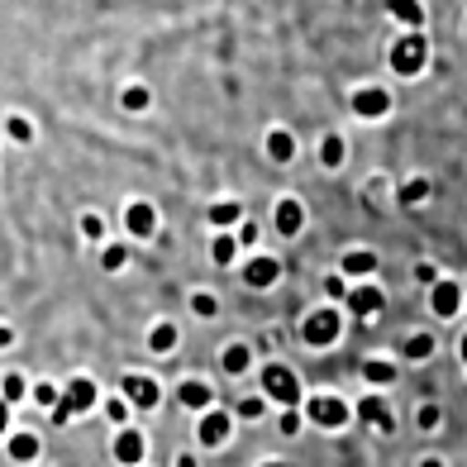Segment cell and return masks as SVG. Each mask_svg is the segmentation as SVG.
<instances>
[{"label": "cell", "instance_id": "obj_38", "mask_svg": "<svg viewBox=\"0 0 467 467\" xmlns=\"http://www.w3.org/2000/svg\"><path fill=\"white\" fill-rule=\"evenodd\" d=\"M439 424H443V406H439V400H420V406H415V430L434 434Z\"/></svg>", "mask_w": 467, "mask_h": 467}, {"label": "cell", "instance_id": "obj_4", "mask_svg": "<svg viewBox=\"0 0 467 467\" xmlns=\"http://www.w3.org/2000/svg\"><path fill=\"white\" fill-rule=\"evenodd\" d=\"M258 391L272 400L277 410H301L306 406V381L296 377V368L291 363H282V358H272V363H263L258 368Z\"/></svg>", "mask_w": 467, "mask_h": 467}, {"label": "cell", "instance_id": "obj_45", "mask_svg": "<svg viewBox=\"0 0 467 467\" xmlns=\"http://www.w3.org/2000/svg\"><path fill=\"white\" fill-rule=\"evenodd\" d=\"M410 467H449V458H443V453H420Z\"/></svg>", "mask_w": 467, "mask_h": 467}, {"label": "cell", "instance_id": "obj_25", "mask_svg": "<svg viewBox=\"0 0 467 467\" xmlns=\"http://www.w3.org/2000/svg\"><path fill=\"white\" fill-rule=\"evenodd\" d=\"M0 139H5V148H34V143H38V124H34V115H25V110H5V119H0Z\"/></svg>", "mask_w": 467, "mask_h": 467}, {"label": "cell", "instance_id": "obj_13", "mask_svg": "<svg viewBox=\"0 0 467 467\" xmlns=\"http://www.w3.org/2000/svg\"><path fill=\"white\" fill-rule=\"evenodd\" d=\"M424 306H430V315H434L439 325H453L458 315L467 310V286H462L458 277H443L439 286L424 291Z\"/></svg>", "mask_w": 467, "mask_h": 467}, {"label": "cell", "instance_id": "obj_2", "mask_svg": "<svg viewBox=\"0 0 467 467\" xmlns=\"http://www.w3.org/2000/svg\"><path fill=\"white\" fill-rule=\"evenodd\" d=\"M387 72L400 77V81H420L424 72H430V62H434V44H430V34L424 29H400L391 44H387Z\"/></svg>", "mask_w": 467, "mask_h": 467}, {"label": "cell", "instance_id": "obj_40", "mask_svg": "<svg viewBox=\"0 0 467 467\" xmlns=\"http://www.w3.org/2000/svg\"><path fill=\"white\" fill-rule=\"evenodd\" d=\"M306 430H310L306 410H277V434H282V439H301Z\"/></svg>", "mask_w": 467, "mask_h": 467}, {"label": "cell", "instance_id": "obj_17", "mask_svg": "<svg viewBox=\"0 0 467 467\" xmlns=\"http://www.w3.org/2000/svg\"><path fill=\"white\" fill-rule=\"evenodd\" d=\"M201 215H205L210 234H234V229L248 220V205H244L239 196H215V201L201 205Z\"/></svg>", "mask_w": 467, "mask_h": 467}, {"label": "cell", "instance_id": "obj_15", "mask_svg": "<svg viewBox=\"0 0 467 467\" xmlns=\"http://www.w3.org/2000/svg\"><path fill=\"white\" fill-rule=\"evenodd\" d=\"M358 377H363L368 391H381V396H387L396 381H400L396 353H363V358H358Z\"/></svg>", "mask_w": 467, "mask_h": 467}, {"label": "cell", "instance_id": "obj_46", "mask_svg": "<svg viewBox=\"0 0 467 467\" xmlns=\"http://www.w3.org/2000/svg\"><path fill=\"white\" fill-rule=\"evenodd\" d=\"M172 467H201V453H196V449H182V453L172 458Z\"/></svg>", "mask_w": 467, "mask_h": 467}, {"label": "cell", "instance_id": "obj_16", "mask_svg": "<svg viewBox=\"0 0 467 467\" xmlns=\"http://www.w3.org/2000/svg\"><path fill=\"white\" fill-rule=\"evenodd\" d=\"M338 272L358 286V282H377V272H381V253L372 244H348L344 253H338Z\"/></svg>", "mask_w": 467, "mask_h": 467}, {"label": "cell", "instance_id": "obj_49", "mask_svg": "<svg viewBox=\"0 0 467 467\" xmlns=\"http://www.w3.org/2000/svg\"><path fill=\"white\" fill-rule=\"evenodd\" d=\"M462 48H467V15H462Z\"/></svg>", "mask_w": 467, "mask_h": 467}, {"label": "cell", "instance_id": "obj_32", "mask_svg": "<svg viewBox=\"0 0 467 467\" xmlns=\"http://www.w3.org/2000/svg\"><path fill=\"white\" fill-rule=\"evenodd\" d=\"M29 391H34V377H25L19 368H10V372H0V400L15 410V406H29Z\"/></svg>", "mask_w": 467, "mask_h": 467}, {"label": "cell", "instance_id": "obj_34", "mask_svg": "<svg viewBox=\"0 0 467 467\" xmlns=\"http://www.w3.org/2000/svg\"><path fill=\"white\" fill-rule=\"evenodd\" d=\"M210 263L215 267H239L244 263V248H239V239H234V234H210Z\"/></svg>", "mask_w": 467, "mask_h": 467}, {"label": "cell", "instance_id": "obj_1", "mask_svg": "<svg viewBox=\"0 0 467 467\" xmlns=\"http://www.w3.org/2000/svg\"><path fill=\"white\" fill-rule=\"evenodd\" d=\"M344 334H348V310L344 306H329V301L301 310V320H296V338H301L310 353L338 348V344H344Z\"/></svg>", "mask_w": 467, "mask_h": 467}, {"label": "cell", "instance_id": "obj_35", "mask_svg": "<svg viewBox=\"0 0 467 467\" xmlns=\"http://www.w3.org/2000/svg\"><path fill=\"white\" fill-rule=\"evenodd\" d=\"M186 310L196 315V320H220V310H224V301L210 286H191L186 291Z\"/></svg>", "mask_w": 467, "mask_h": 467}, {"label": "cell", "instance_id": "obj_8", "mask_svg": "<svg viewBox=\"0 0 467 467\" xmlns=\"http://www.w3.org/2000/svg\"><path fill=\"white\" fill-rule=\"evenodd\" d=\"M172 406H182L191 420H201L220 406V391H215V381L210 377H196V372H186L172 381Z\"/></svg>", "mask_w": 467, "mask_h": 467}, {"label": "cell", "instance_id": "obj_12", "mask_svg": "<svg viewBox=\"0 0 467 467\" xmlns=\"http://www.w3.org/2000/svg\"><path fill=\"white\" fill-rule=\"evenodd\" d=\"M286 277V267H282V258L277 253H248V258L239 263V286H248V291H272Z\"/></svg>", "mask_w": 467, "mask_h": 467}, {"label": "cell", "instance_id": "obj_48", "mask_svg": "<svg viewBox=\"0 0 467 467\" xmlns=\"http://www.w3.org/2000/svg\"><path fill=\"white\" fill-rule=\"evenodd\" d=\"M0 167H5V139H0Z\"/></svg>", "mask_w": 467, "mask_h": 467}, {"label": "cell", "instance_id": "obj_10", "mask_svg": "<svg viewBox=\"0 0 467 467\" xmlns=\"http://www.w3.org/2000/svg\"><path fill=\"white\" fill-rule=\"evenodd\" d=\"M215 368L229 381H244V377H258L263 358H258V348H253V338H224L220 353H215Z\"/></svg>", "mask_w": 467, "mask_h": 467}, {"label": "cell", "instance_id": "obj_9", "mask_svg": "<svg viewBox=\"0 0 467 467\" xmlns=\"http://www.w3.org/2000/svg\"><path fill=\"white\" fill-rule=\"evenodd\" d=\"M100 400H105V391H100V381L91 372L62 377V410H67L72 420L77 415H100Z\"/></svg>", "mask_w": 467, "mask_h": 467}, {"label": "cell", "instance_id": "obj_29", "mask_svg": "<svg viewBox=\"0 0 467 467\" xmlns=\"http://www.w3.org/2000/svg\"><path fill=\"white\" fill-rule=\"evenodd\" d=\"M430 196H434V182L424 177V172H410V177L396 182V205H400V210H420Z\"/></svg>", "mask_w": 467, "mask_h": 467}, {"label": "cell", "instance_id": "obj_6", "mask_svg": "<svg viewBox=\"0 0 467 467\" xmlns=\"http://www.w3.org/2000/svg\"><path fill=\"white\" fill-rule=\"evenodd\" d=\"M348 110L353 119H363V124H381V119H391L396 115V96L387 81H358V87H348Z\"/></svg>", "mask_w": 467, "mask_h": 467}, {"label": "cell", "instance_id": "obj_21", "mask_svg": "<svg viewBox=\"0 0 467 467\" xmlns=\"http://www.w3.org/2000/svg\"><path fill=\"white\" fill-rule=\"evenodd\" d=\"M348 320H358V325H368V320H377L381 310H387V291H381L377 282H358L353 291H348Z\"/></svg>", "mask_w": 467, "mask_h": 467}, {"label": "cell", "instance_id": "obj_43", "mask_svg": "<svg viewBox=\"0 0 467 467\" xmlns=\"http://www.w3.org/2000/svg\"><path fill=\"white\" fill-rule=\"evenodd\" d=\"M10 406H5V400H0V449H5V443H10V434H15V424H10Z\"/></svg>", "mask_w": 467, "mask_h": 467}, {"label": "cell", "instance_id": "obj_23", "mask_svg": "<svg viewBox=\"0 0 467 467\" xmlns=\"http://www.w3.org/2000/svg\"><path fill=\"white\" fill-rule=\"evenodd\" d=\"M358 424H372L377 434H396V410L381 391H363L358 396Z\"/></svg>", "mask_w": 467, "mask_h": 467}, {"label": "cell", "instance_id": "obj_19", "mask_svg": "<svg viewBox=\"0 0 467 467\" xmlns=\"http://www.w3.org/2000/svg\"><path fill=\"white\" fill-rule=\"evenodd\" d=\"M110 458L119 467H148V434L139 430V424H130V430H115L110 434Z\"/></svg>", "mask_w": 467, "mask_h": 467}, {"label": "cell", "instance_id": "obj_28", "mask_svg": "<svg viewBox=\"0 0 467 467\" xmlns=\"http://www.w3.org/2000/svg\"><path fill=\"white\" fill-rule=\"evenodd\" d=\"M5 458L19 462V467L38 462V458H44V434H38V430H15L10 443H5Z\"/></svg>", "mask_w": 467, "mask_h": 467}, {"label": "cell", "instance_id": "obj_41", "mask_svg": "<svg viewBox=\"0 0 467 467\" xmlns=\"http://www.w3.org/2000/svg\"><path fill=\"white\" fill-rule=\"evenodd\" d=\"M234 239H239V248H244V258H248V253H263V248H258V244H263V224H258V220L248 215V220H244L239 229H234Z\"/></svg>", "mask_w": 467, "mask_h": 467}, {"label": "cell", "instance_id": "obj_47", "mask_svg": "<svg viewBox=\"0 0 467 467\" xmlns=\"http://www.w3.org/2000/svg\"><path fill=\"white\" fill-rule=\"evenodd\" d=\"M253 467H296V462H291V458H277V453H267V458H258Z\"/></svg>", "mask_w": 467, "mask_h": 467}, {"label": "cell", "instance_id": "obj_3", "mask_svg": "<svg viewBox=\"0 0 467 467\" xmlns=\"http://www.w3.org/2000/svg\"><path fill=\"white\" fill-rule=\"evenodd\" d=\"M301 410L310 420V430H320V434H344V430H353V424H358V400L344 396V391H334V387L310 391Z\"/></svg>", "mask_w": 467, "mask_h": 467}, {"label": "cell", "instance_id": "obj_39", "mask_svg": "<svg viewBox=\"0 0 467 467\" xmlns=\"http://www.w3.org/2000/svg\"><path fill=\"white\" fill-rule=\"evenodd\" d=\"M387 15L396 19L400 29H424V25H430V10H424V5H391Z\"/></svg>", "mask_w": 467, "mask_h": 467}, {"label": "cell", "instance_id": "obj_5", "mask_svg": "<svg viewBox=\"0 0 467 467\" xmlns=\"http://www.w3.org/2000/svg\"><path fill=\"white\" fill-rule=\"evenodd\" d=\"M162 234V210L148 201V196H130L119 205V239L130 244H153Z\"/></svg>", "mask_w": 467, "mask_h": 467}, {"label": "cell", "instance_id": "obj_37", "mask_svg": "<svg viewBox=\"0 0 467 467\" xmlns=\"http://www.w3.org/2000/svg\"><path fill=\"white\" fill-rule=\"evenodd\" d=\"M348 291H353V282L344 277V272H325V277H320V296H325V301L329 306H348Z\"/></svg>", "mask_w": 467, "mask_h": 467}, {"label": "cell", "instance_id": "obj_33", "mask_svg": "<svg viewBox=\"0 0 467 467\" xmlns=\"http://www.w3.org/2000/svg\"><path fill=\"white\" fill-rule=\"evenodd\" d=\"M57 406H62V381L34 377V391H29V410H38V415H53Z\"/></svg>", "mask_w": 467, "mask_h": 467}, {"label": "cell", "instance_id": "obj_22", "mask_svg": "<svg viewBox=\"0 0 467 467\" xmlns=\"http://www.w3.org/2000/svg\"><path fill=\"white\" fill-rule=\"evenodd\" d=\"M143 348L153 358H172L182 348V325L172 320V315H158V320H148L143 329Z\"/></svg>", "mask_w": 467, "mask_h": 467}, {"label": "cell", "instance_id": "obj_14", "mask_svg": "<svg viewBox=\"0 0 467 467\" xmlns=\"http://www.w3.org/2000/svg\"><path fill=\"white\" fill-rule=\"evenodd\" d=\"M306 220H310V210H306V201L296 196V191L272 196V229H277V239H301Z\"/></svg>", "mask_w": 467, "mask_h": 467}, {"label": "cell", "instance_id": "obj_7", "mask_svg": "<svg viewBox=\"0 0 467 467\" xmlns=\"http://www.w3.org/2000/svg\"><path fill=\"white\" fill-rule=\"evenodd\" d=\"M234 410L229 406H215L210 415L201 420H191V439H196V453H224L229 443H234Z\"/></svg>", "mask_w": 467, "mask_h": 467}, {"label": "cell", "instance_id": "obj_27", "mask_svg": "<svg viewBox=\"0 0 467 467\" xmlns=\"http://www.w3.org/2000/svg\"><path fill=\"white\" fill-rule=\"evenodd\" d=\"M115 105H119L124 115H148V110L158 105V96H153V87H148V81H119Z\"/></svg>", "mask_w": 467, "mask_h": 467}, {"label": "cell", "instance_id": "obj_42", "mask_svg": "<svg viewBox=\"0 0 467 467\" xmlns=\"http://www.w3.org/2000/svg\"><path fill=\"white\" fill-rule=\"evenodd\" d=\"M15 344H19V329H15L10 320H0V353H10Z\"/></svg>", "mask_w": 467, "mask_h": 467}, {"label": "cell", "instance_id": "obj_11", "mask_svg": "<svg viewBox=\"0 0 467 467\" xmlns=\"http://www.w3.org/2000/svg\"><path fill=\"white\" fill-rule=\"evenodd\" d=\"M115 391L134 406V415H153V410H162V381H158L153 372L130 368V372L119 377V387H115Z\"/></svg>", "mask_w": 467, "mask_h": 467}, {"label": "cell", "instance_id": "obj_20", "mask_svg": "<svg viewBox=\"0 0 467 467\" xmlns=\"http://www.w3.org/2000/svg\"><path fill=\"white\" fill-rule=\"evenodd\" d=\"M434 353H439L434 329H410V334H400V344H396V363L400 368H424Z\"/></svg>", "mask_w": 467, "mask_h": 467}, {"label": "cell", "instance_id": "obj_24", "mask_svg": "<svg viewBox=\"0 0 467 467\" xmlns=\"http://www.w3.org/2000/svg\"><path fill=\"white\" fill-rule=\"evenodd\" d=\"M315 162H320V172H344L348 162V139L338 130H325L320 139H315Z\"/></svg>", "mask_w": 467, "mask_h": 467}, {"label": "cell", "instance_id": "obj_36", "mask_svg": "<svg viewBox=\"0 0 467 467\" xmlns=\"http://www.w3.org/2000/svg\"><path fill=\"white\" fill-rule=\"evenodd\" d=\"M100 420L110 424V430H130L134 424V406L124 400L119 391H105V400H100Z\"/></svg>", "mask_w": 467, "mask_h": 467}, {"label": "cell", "instance_id": "obj_44", "mask_svg": "<svg viewBox=\"0 0 467 467\" xmlns=\"http://www.w3.org/2000/svg\"><path fill=\"white\" fill-rule=\"evenodd\" d=\"M453 353H458V368H462V377H467V325L458 329V344H453Z\"/></svg>", "mask_w": 467, "mask_h": 467}, {"label": "cell", "instance_id": "obj_31", "mask_svg": "<svg viewBox=\"0 0 467 467\" xmlns=\"http://www.w3.org/2000/svg\"><path fill=\"white\" fill-rule=\"evenodd\" d=\"M229 410H234V420H239V424H258L267 415H277V406H272L263 391H244L239 400H229Z\"/></svg>", "mask_w": 467, "mask_h": 467}, {"label": "cell", "instance_id": "obj_30", "mask_svg": "<svg viewBox=\"0 0 467 467\" xmlns=\"http://www.w3.org/2000/svg\"><path fill=\"white\" fill-rule=\"evenodd\" d=\"M130 263H134V244L130 239H110L105 248H96V267L105 272V277H119Z\"/></svg>", "mask_w": 467, "mask_h": 467}, {"label": "cell", "instance_id": "obj_18", "mask_svg": "<svg viewBox=\"0 0 467 467\" xmlns=\"http://www.w3.org/2000/svg\"><path fill=\"white\" fill-rule=\"evenodd\" d=\"M263 158L277 162V167H291L296 158H301V139H296L291 124H267L263 130Z\"/></svg>", "mask_w": 467, "mask_h": 467}, {"label": "cell", "instance_id": "obj_50", "mask_svg": "<svg viewBox=\"0 0 467 467\" xmlns=\"http://www.w3.org/2000/svg\"><path fill=\"white\" fill-rule=\"evenodd\" d=\"M462 286H467V282H462Z\"/></svg>", "mask_w": 467, "mask_h": 467}, {"label": "cell", "instance_id": "obj_26", "mask_svg": "<svg viewBox=\"0 0 467 467\" xmlns=\"http://www.w3.org/2000/svg\"><path fill=\"white\" fill-rule=\"evenodd\" d=\"M77 234H81L91 248H105V244H110V215H105L100 205H81V210H77Z\"/></svg>", "mask_w": 467, "mask_h": 467}]
</instances>
